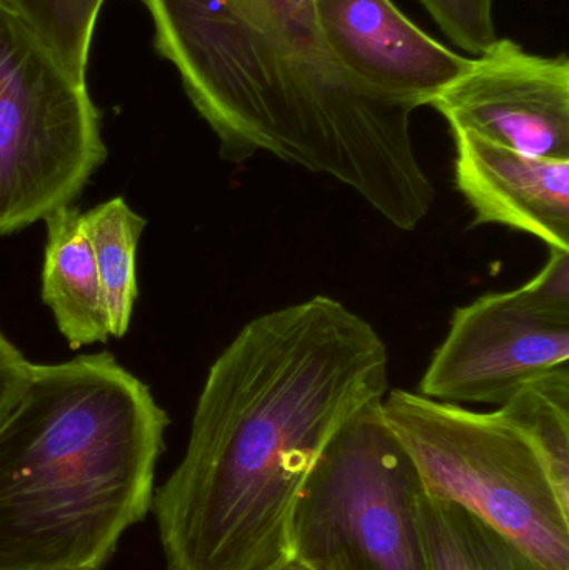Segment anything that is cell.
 I'll use <instances>...</instances> for the list:
<instances>
[{
  "instance_id": "6da1fadb",
  "label": "cell",
  "mask_w": 569,
  "mask_h": 570,
  "mask_svg": "<svg viewBox=\"0 0 569 570\" xmlns=\"http://www.w3.org/2000/svg\"><path fill=\"white\" fill-rule=\"evenodd\" d=\"M386 342L316 295L247 322L210 365L184 458L154 501L167 570H264L334 435L387 394Z\"/></svg>"
},
{
  "instance_id": "7a4b0ae2",
  "label": "cell",
  "mask_w": 569,
  "mask_h": 570,
  "mask_svg": "<svg viewBox=\"0 0 569 570\" xmlns=\"http://www.w3.org/2000/svg\"><path fill=\"white\" fill-rule=\"evenodd\" d=\"M220 157L267 153L360 194L398 229L420 226L436 189L413 137V104L354 80L324 43L313 0H143Z\"/></svg>"
},
{
  "instance_id": "3957f363",
  "label": "cell",
  "mask_w": 569,
  "mask_h": 570,
  "mask_svg": "<svg viewBox=\"0 0 569 570\" xmlns=\"http://www.w3.org/2000/svg\"><path fill=\"white\" fill-rule=\"evenodd\" d=\"M169 417L109 352L33 364L0 424V570H99L153 505Z\"/></svg>"
},
{
  "instance_id": "277c9868",
  "label": "cell",
  "mask_w": 569,
  "mask_h": 570,
  "mask_svg": "<svg viewBox=\"0 0 569 570\" xmlns=\"http://www.w3.org/2000/svg\"><path fill=\"white\" fill-rule=\"evenodd\" d=\"M381 411L424 494L477 515L548 569L569 570V488L520 425L500 409L471 411L403 389Z\"/></svg>"
},
{
  "instance_id": "5b68a950",
  "label": "cell",
  "mask_w": 569,
  "mask_h": 570,
  "mask_svg": "<svg viewBox=\"0 0 569 570\" xmlns=\"http://www.w3.org/2000/svg\"><path fill=\"white\" fill-rule=\"evenodd\" d=\"M381 404L334 435L301 488L290 554L307 569L428 570L418 522L424 489Z\"/></svg>"
},
{
  "instance_id": "8992f818",
  "label": "cell",
  "mask_w": 569,
  "mask_h": 570,
  "mask_svg": "<svg viewBox=\"0 0 569 570\" xmlns=\"http://www.w3.org/2000/svg\"><path fill=\"white\" fill-rule=\"evenodd\" d=\"M106 157L86 80L0 0V236L70 206Z\"/></svg>"
},
{
  "instance_id": "52a82bcc",
  "label": "cell",
  "mask_w": 569,
  "mask_h": 570,
  "mask_svg": "<svg viewBox=\"0 0 569 570\" xmlns=\"http://www.w3.org/2000/svg\"><path fill=\"white\" fill-rule=\"evenodd\" d=\"M568 362L569 322L541 314L518 288L493 292L454 311L420 394L451 404L501 405Z\"/></svg>"
},
{
  "instance_id": "ba28073f",
  "label": "cell",
  "mask_w": 569,
  "mask_h": 570,
  "mask_svg": "<svg viewBox=\"0 0 569 570\" xmlns=\"http://www.w3.org/2000/svg\"><path fill=\"white\" fill-rule=\"evenodd\" d=\"M428 106L451 132L467 130L524 156L569 160L567 56H538L497 39Z\"/></svg>"
},
{
  "instance_id": "9c48e42d",
  "label": "cell",
  "mask_w": 569,
  "mask_h": 570,
  "mask_svg": "<svg viewBox=\"0 0 569 570\" xmlns=\"http://www.w3.org/2000/svg\"><path fill=\"white\" fill-rule=\"evenodd\" d=\"M324 43L361 86L387 99L428 106L470 66L408 19L393 0H313Z\"/></svg>"
},
{
  "instance_id": "30bf717a",
  "label": "cell",
  "mask_w": 569,
  "mask_h": 570,
  "mask_svg": "<svg viewBox=\"0 0 569 570\" xmlns=\"http://www.w3.org/2000/svg\"><path fill=\"white\" fill-rule=\"evenodd\" d=\"M454 180L474 213L471 227L504 226L569 250V160L524 156L454 130Z\"/></svg>"
},
{
  "instance_id": "8fae6325",
  "label": "cell",
  "mask_w": 569,
  "mask_h": 570,
  "mask_svg": "<svg viewBox=\"0 0 569 570\" xmlns=\"http://www.w3.org/2000/svg\"><path fill=\"white\" fill-rule=\"evenodd\" d=\"M42 301L73 351L110 337L106 298L97 273L84 213L63 206L43 217Z\"/></svg>"
},
{
  "instance_id": "7c38bea8",
  "label": "cell",
  "mask_w": 569,
  "mask_h": 570,
  "mask_svg": "<svg viewBox=\"0 0 569 570\" xmlns=\"http://www.w3.org/2000/svg\"><path fill=\"white\" fill-rule=\"evenodd\" d=\"M418 522L428 570H551L453 502L423 494Z\"/></svg>"
},
{
  "instance_id": "4fadbf2b",
  "label": "cell",
  "mask_w": 569,
  "mask_h": 570,
  "mask_svg": "<svg viewBox=\"0 0 569 570\" xmlns=\"http://www.w3.org/2000/svg\"><path fill=\"white\" fill-rule=\"evenodd\" d=\"M84 220L106 298L110 337L122 338L139 295L137 249L147 220L124 197L92 207L84 213Z\"/></svg>"
},
{
  "instance_id": "5bb4252c",
  "label": "cell",
  "mask_w": 569,
  "mask_h": 570,
  "mask_svg": "<svg viewBox=\"0 0 569 570\" xmlns=\"http://www.w3.org/2000/svg\"><path fill=\"white\" fill-rule=\"evenodd\" d=\"M500 411L540 449L555 478L569 488V367L555 368L518 389Z\"/></svg>"
},
{
  "instance_id": "9a60e30c",
  "label": "cell",
  "mask_w": 569,
  "mask_h": 570,
  "mask_svg": "<svg viewBox=\"0 0 569 570\" xmlns=\"http://www.w3.org/2000/svg\"><path fill=\"white\" fill-rule=\"evenodd\" d=\"M16 10L66 63L86 80L90 42L106 0H3Z\"/></svg>"
},
{
  "instance_id": "2e32d148",
  "label": "cell",
  "mask_w": 569,
  "mask_h": 570,
  "mask_svg": "<svg viewBox=\"0 0 569 570\" xmlns=\"http://www.w3.org/2000/svg\"><path fill=\"white\" fill-rule=\"evenodd\" d=\"M444 36L464 52L481 53L497 42L494 0H420Z\"/></svg>"
},
{
  "instance_id": "e0dca14e",
  "label": "cell",
  "mask_w": 569,
  "mask_h": 570,
  "mask_svg": "<svg viewBox=\"0 0 569 570\" xmlns=\"http://www.w3.org/2000/svg\"><path fill=\"white\" fill-rule=\"evenodd\" d=\"M518 292L541 314L569 322V250L550 249L547 266Z\"/></svg>"
},
{
  "instance_id": "ac0fdd59",
  "label": "cell",
  "mask_w": 569,
  "mask_h": 570,
  "mask_svg": "<svg viewBox=\"0 0 569 570\" xmlns=\"http://www.w3.org/2000/svg\"><path fill=\"white\" fill-rule=\"evenodd\" d=\"M33 362L9 341L0 328V424L16 407L29 385Z\"/></svg>"
},
{
  "instance_id": "d6986e66",
  "label": "cell",
  "mask_w": 569,
  "mask_h": 570,
  "mask_svg": "<svg viewBox=\"0 0 569 570\" xmlns=\"http://www.w3.org/2000/svg\"><path fill=\"white\" fill-rule=\"evenodd\" d=\"M264 570H311L306 566L301 564L296 559L287 558L284 561L277 562V564L271 566V568Z\"/></svg>"
}]
</instances>
